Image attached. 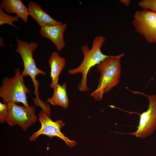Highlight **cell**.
Instances as JSON below:
<instances>
[{
	"label": "cell",
	"instance_id": "2e32d148",
	"mask_svg": "<svg viewBox=\"0 0 156 156\" xmlns=\"http://www.w3.org/2000/svg\"><path fill=\"white\" fill-rule=\"evenodd\" d=\"M8 115V104L0 102V122L1 123L6 122Z\"/></svg>",
	"mask_w": 156,
	"mask_h": 156
},
{
	"label": "cell",
	"instance_id": "277c9868",
	"mask_svg": "<svg viewBox=\"0 0 156 156\" xmlns=\"http://www.w3.org/2000/svg\"><path fill=\"white\" fill-rule=\"evenodd\" d=\"M16 42V52L21 55L24 64V70L21 73L24 77L27 76L30 77L35 87L34 93L36 97L35 99L39 100L40 99L38 92L39 83L36 80V77L39 74L45 76L47 73L37 67L33 58V53L37 48L38 44L35 42L29 43L18 39Z\"/></svg>",
	"mask_w": 156,
	"mask_h": 156
},
{
	"label": "cell",
	"instance_id": "7c38bea8",
	"mask_svg": "<svg viewBox=\"0 0 156 156\" xmlns=\"http://www.w3.org/2000/svg\"><path fill=\"white\" fill-rule=\"evenodd\" d=\"M0 5L8 14H15L24 22H27L29 15L28 8L21 0H3Z\"/></svg>",
	"mask_w": 156,
	"mask_h": 156
},
{
	"label": "cell",
	"instance_id": "e0dca14e",
	"mask_svg": "<svg viewBox=\"0 0 156 156\" xmlns=\"http://www.w3.org/2000/svg\"><path fill=\"white\" fill-rule=\"evenodd\" d=\"M146 40L149 43H156V22L153 29Z\"/></svg>",
	"mask_w": 156,
	"mask_h": 156
},
{
	"label": "cell",
	"instance_id": "9a60e30c",
	"mask_svg": "<svg viewBox=\"0 0 156 156\" xmlns=\"http://www.w3.org/2000/svg\"><path fill=\"white\" fill-rule=\"evenodd\" d=\"M138 5L143 9L156 12V0H142L139 2Z\"/></svg>",
	"mask_w": 156,
	"mask_h": 156
},
{
	"label": "cell",
	"instance_id": "d6986e66",
	"mask_svg": "<svg viewBox=\"0 0 156 156\" xmlns=\"http://www.w3.org/2000/svg\"><path fill=\"white\" fill-rule=\"evenodd\" d=\"M0 46L2 47H4L3 40L2 38L1 37L0 38Z\"/></svg>",
	"mask_w": 156,
	"mask_h": 156
},
{
	"label": "cell",
	"instance_id": "8fae6325",
	"mask_svg": "<svg viewBox=\"0 0 156 156\" xmlns=\"http://www.w3.org/2000/svg\"><path fill=\"white\" fill-rule=\"evenodd\" d=\"M48 62L51 68L50 77L52 79L50 86L54 88L58 83L59 77L66 64V61L56 51L53 52Z\"/></svg>",
	"mask_w": 156,
	"mask_h": 156
},
{
	"label": "cell",
	"instance_id": "5bb4252c",
	"mask_svg": "<svg viewBox=\"0 0 156 156\" xmlns=\"http://www.w3.org/2000/svg\"><path fill=\"white\" fill-rule=\"evenodd\" d=\"M19 17L17 16H14L5 13L3 10V9L0 5V25H2L5 24H7L13 26L15 28L19 29V28L13 23L15 21H19Z\"/></svg>",
	"mask_w": 156,
	"mask_h": 156
},
{
	"label": "cell",
	"instance_id": "8992f818",
	"mask_svg": "<svg viewBox=\"0 0 156 156\" xmlns=\"http://www.w3.org/2000/svg\"><path fill=\"white\" fill-rule=\"evenodd\" d=\"M129 91L134 94L145 96L149 101L148 109L140 115L137 130L129 134L141 138L148 136L156 129V95L147 94L139 91Z\"/></svg>",
	"mask_w": 156,
	"mask_h": 156
},
{
	"label": "cell",
	"instance_id": "ac0fdd59",
	"mask_svg": "<svg viewBox=\"0 0 156 156\" xmlns=\"http://www.w3.org/2000/svg\"><path fill=\"white\" fill-rule=\"evenodd\" d=\"M120 1L125 6H128L129 5L131 1L130 0H120Z\"/></svg>",
	"mask_w": 156,
	"mask_h": 156
},
{
	"label": "cell",
	"instance_id": "6da1fadb",
	"mask_svg": "<svg viewBox=\"0 0 156 156\" xmlns=\"http://www.w3.org/2000/svg\"><path fill=\"white\" fill-rule=\"evenodd\" d=\"M122 53L115 56H109L96 68L101 74L96 89L91 96L97 101L102 100L103 94L117 86L120 81L121 74V59L125 55Z\"/></svg>",
	"mask_w": 156,
	"mask_h": 156
},
{
	"label": "cell",
	"instance_id": "4fadbf2b",
	"mask_svg": "<svg viewBox=\"0 0 156 156\" xmlns=\"http://www.w3.org/2000/svg\"><path fill=\"white\" fill-rule=\"evenodd\" d=\"M66 83L61 85L58 83L53 88V96L47 99V101L53 106H59L66 108L69 104V100L67 95Z\"/></svg>",
	"mask_w": 156,
	"mask_h": 156
},
{
	"label": "cell",
	"instance_id": "5b68a950",
	"mask_svg": "<svg viewBox=\"0 0 156 156\" xmlns=\"http://www.w3.org/2000/svg\"><path fill=\"white\" fill-rule=\"evenodd\" d=\"M7 104L8 115L6 122L11 127L18 125L25 131L37 122V117L33 106H22L11 103Z\"/></svg>",
	"mask_w": 156,
	"mask_h": 156
},
{
	"label": "cell",
	"instance_id": "ba28073f",
	"mask_svg": "<svg viewBox=\"0 0 156 156\" xmlns=\"http://www.w3.org/2000/svg\"><path fill=\"white\" fill-rule=\"evenodd\" d=\"M156 22V12L148 10L136 11L133 16V24L136 32L146 40Z\"/></svg>",
	"mask_w": 156,
	"mask_h": 156
},
{
	"label": "cell",
	"instance_id": "7a4b0ae2",
	"mask_svg": "<svg viewBox=\"0 0 156 156\" xmlns=\"http://www.w3.org/2000/svg\"><path fill=\"white\" fill-rule=\"evenodd\" d=\"M105 41V38L103 36H99L94 39L90 49L89 48L87 44L82 45L81 50L84 56L83 61L78 67L68 71L70 74L75 75L78 73L82 74L80 83L78 86V89L81 92L89 90L87 86V75L90 69L99 64L109 56L103 54L101 51V48Z\"/></svg>",
	"mask_w": 156,
	"mask_h": 156
},
{
	"label": "cell",
	"instance_id": "52a82bcc",
	"mask_svg": "<svg viewBox=\"0 0 156 156\" xmlns=\"http://www.w3.org/2000/svg\"><path fill=\"white\" fill-rule=\"evenodd\" d=\"M39 120L41 123V128L29 137V140L35 141L41 135H46L50 138L56 136L63 140L69 148H71L77 144L76 141L71 140L65 136L60 131L61 129L64 126V123L60 120L55 122L52 120L43 110L38 113Z\"/></svg>",
	"mask_w": 156,
	"mask_h": 156
},
{
	"label": "cell",
	"instance_id": "3957f363",
	"mask_svg": "<svg viewBox=\"0 0 156 156\" xmlns=\"http://www.w3.org/2000/svg\"><path fill=\"white\" fill-rule=\"evenodd\" d=\"M12 77H5L3 78L0 87V97L4 103H21L29 107L27 94L30 91L25 84L24 76L18 68L15 70Z\"/></svg>",
	"mask_w": 156,
	"mask_h": 156
},
{
	"label": "cell",
	"instance_id": "9c48e42d",
	"mask_svg": "<svg viewBox=\"0 0 156 156\" xmlns=\"http://www.w3.org/2000/svg\"><path fill=\"white\" fill-rule=\"evenodd\" d=\"M67 26L66 23L45 26L40 27V34L44 38L50 40L60 51L65 47L64 35Z\"/></svg>",
	"mask_w": 156,
	"mask_h": 156
},
{
	"label": "cell",
	"instance_id": "30bf717a",
	"mask_svg": "<svg viewBox=\"0 0 156 156\" xmlns=\"http://www.w3.org/2000/svg\"><path fill=\"white\" fill-rule=\"evenodd\" d=\"M29 15L40 27L48 25L60 24L61 22L54 19L42 9L38 3L30 1L28 5Z\"/></svg>",
	"mask_w": 156,
	"mask_h": 156
}]
</instances>
